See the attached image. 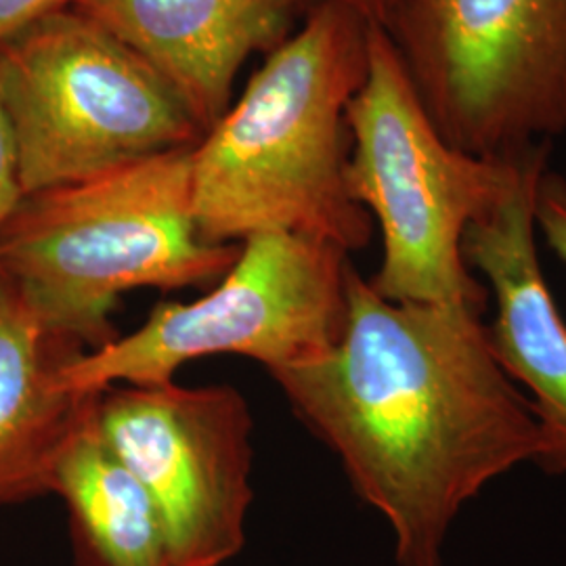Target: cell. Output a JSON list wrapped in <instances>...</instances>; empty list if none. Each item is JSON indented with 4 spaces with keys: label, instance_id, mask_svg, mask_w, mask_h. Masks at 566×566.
Wrapping results in <instances>:
<instances>
[{
    "label": "cell",
    "instance_id": "9",
    "mask_svg": "<svg viewBox=\"0 0 566 566\" xmlns=\"http://www.w3.org/2000/svg\"><path fill=\"white\" fill-rule=\"evenodd\" d=\"M549 145L526 151L512 191L485 217L468 224L462 252L483 271L497 301L486 327L489 346L507 378L533 395L546 451L537 464L566 472V324L547 287L535 245V203Z\"/></svg>",
    "mask_w": 566,
    "mask_h": 566
},
{
    "label": "cell",
    "instance_id": "2",
    "mask_svg": "<svg viewBox=\"0 0 566 566\" xmlns=\"http://www.w3.org/2000/svg\"><path fill=\"white\" fill-rule=\"evenodd\" d=\"M369 21L336 2L308 7L242 97L191 149L202 240L296 233L346 254L371 240V217L346 189L348 103L369 65Z\"/></svg>",
    "mask_w": 566,
    "mask_h": 566
},
{
    "label": "cell",
    "instance_id": "14",
    "mask_svg": "<svg viewBox=\"0 0 566 566\" xmlns=\"http://www.w3.org/2000/svg\"><path fill=\"white\" fill-rule=\"evenodd\" d=\"M23 198L13 133L0 102V233Z\"/></svg>",
    "mask_w": 566,
    "mask_h": 566
},
{
    "label": "cell",
    "instance_id": "13",
    "mask_svg": "<svg viewBox=\"0 0 566 566\" xmlns=\"http://www.w3.org/2000/svg\"><path fill=\"white\" fill-rule=\"evenodd\" d=\"M535 221L552 250L566 264V182L547 170L537 191Z\"/></svg>",
    "mask_w": 566,
    "mask_h": 566
},
{
    "label": "cell",
    "instance_id": "10",
    "mask_svg": "<svg viewBox=\"0 0 566 566\" xmlns=\"http://www.w3.org/2000/svg\"><path fill=\"white\" fill-rule=\"evenodd\" d=\"M72 9L135 51L208 133L250 55L287 39L301 0H74Z\"/></svg>",
    "mask_w": 566,
    "mask_h": 566
},
{
    "label": "cell",
    "instance_id": "16",
    "mask_svg": "<svg viewBox=\"0 0 566 566\" xmlns=\"http://www.w3.org/2000/svg\"><path fill=\"white\" fill-rule=\"evenodd\" d=\"M303 7H313L317 2H336V4H343L346 9L355 11L357 15H361L364 20L369 23H376V25H385L388 15H390V9L395 4V0H301Z\"/></svg>",
    "mask_w": 566,
    "mask_h": 566
},
{
    "label": "cell",
    "instance_id": "1",
    "mask_svg": "<svg viewBox=\"0 0 566 566\" xmlns=\"http://www.w3.org/2000/svg\"><path fill=\"white\" fill-rule=\"evenodd\" d=\"M481 313L386 301L348 264L340 338L271 374L385 516L399 566H443L460 510L546 451L535 407L495 361Z\"/></svg>",
    "mask_w": 566,
    "mask_h": 566
},
{
    "label": "cell",
    "instance_id": "3",
    "mask_svg": "<svg viewBox=\"0 0 566 566\" xmlns=\"http://www.w3.org/2000/svg\"><path fill=\"white\" fill-rule=\"evenodd\" d=\"M193 147L21 198L0 233V273L53 336L97 350L118 338L122 294L214 285L238 261L242 243L206 242L198 231Z\"/></svg>",
    "mask_w": 566,
    "mask_h": 566
},
{
    "label": "cell",
    "instance_id": "5",
    "mask_svg": "<svg viewBox=\"0 0 566 566\" xmlns=\"http://www.w3.org/2000/svg\"><path fill=\"white\" fill-rule=\"evenodd\" d=\"M0 102L23 196L206 135L158 72L72 7L0 42Z\"/></svg>",
    "mask_w": 566,
    "mask_h": 566
},
{
    "label": "cell",
    "instance_id": "4",
    "mask_svg": "<svg viewBox=\"0 0 566 566\" xmlns=\"http://www.w3.org/2000/svg\"><path fill=\"white\" fill-rule=\"evenodd\" d=\"M346 189L376 217L385 254L371 287L392 303L485 308V287L465 266L468 224L512 191L526 151L470 156L441 137L385 28L369 25L364 86L348 103Z\"/></svg>",
    "mask_w": 566,
    "mask_h": 566
},
{
    "label": "cell",
    "instance_id": "7",
    "mask_svg": "<svg viewBox=\"0 0 566 566\" xmlns=\"http://www.w3.org/2000/svg\"><path fill=\"white\" fill-rule=\"evenodd\" d=\"M455 149L504 158L566 133V0H395L382 25Z\"/></svg>",
    "mask_w": 566,
    "mask_h": 566
},
{
    "label": "cell",
    "instance_id": "8",
    "mask_svg": "<svg viewBox=\"0 0 566 566\" xmlns=\"http://www.w3.org/2000/svg\"><path fill=\"white\" fill-rule=\"evenodd\" d=\"M95 418L158 507L168 565L223 566L242 552L254 420L235 386H112Z\"/></svg>",
    "mask_w": 566,
    "mask_h": 566
},
{
    "label": "cell",
    "instance_id": "11",
    "mask_svg": "<svg viewBox=\"0 0 566 566\" xmlns=\"http://www.w3.org/2000/svg\"><path fill=\"white\" fill-rule=\"evenodd\" d=\"M81 346L53 336L0 273V507L53 495V470L84 405L61 369Z\"/></svg>",
    "mask_w": 566,
    "mask_h": 566
},
{
    "label": "cell",
    "instance_id": "6",
    "mask_svg": "<svg viewBox=\"0 0 566 566\" xmlns=\"http://www.w3.org/2000/svg\"><path fill=\"white\" fill-rule=\"evenodd\" d=\"M348 264L334 243L252 235L202 298L158 304L133 334L72 359L61 385L74 395L170 385L182 365L214 355L248 357L269 374L308 364L343 334Z\"/></svg>",
    "mask_w": 566,
    "mask_h": 566
},
{
    "label": "cell",
    "instance_id": "12",
    "mask_svg": "<svg viewBox=\"0 0 566 566\" xmlns=\"http://www.w3.org/2000/svg\"><path fill=\"white\" fill-rule=\"evenodd\" d=\"M95 392L53 470L78 566H170L163 518L149 491L103 439Z\"/></svg>",
    "mask_w": 566,
    "mask_h": 566
},
{
    "label": "cell",
    "instance_id": "15",
    "mask_svg": "<svg viewBox=\"0 0 566 566\" xmlns=\"http://www.w3.org/2000/svg\"><path fill=\"white\" fill-rule=\"evenodd\" d=\"M72 4L74 0H0V42L34 21L61 9H70Z\"/></svg>",
    "mask_w": 566,
    "mask_h": 566
}]
</instances>
